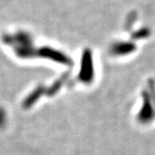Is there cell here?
I'll return each mask as SVG.
<instances>
[{
	"instance_id": "obj_1",
	"label": "cell",
	"mask_w": 155,
	"mask_h": 155,
	"mask_svg": "<svg viewBox=\"0 0 155 155\" xmlns=\"http://www.w3.org/2000/svg\"><path fill=\"white\" fill-rule=\"evenodd\" d=\"M136 50L135 44L131 42H118L113 44L111 47V51L115 55H124L131 53Z\"/></svg>"
},
{
	"instance_id": "obj_2",
	"label": "cell",
	"mask_w": 155,
	"mask_h": 155,
	"mask_svg": "<svg viewBox=\"0 0 155 155\" xmlns=\"http://www.w3.org/2000/svg\"><path fill=\"white\" fill-rule=\"evenodd\" d=\"M149 35H150V30L148 28H143V29H140L138 32L135 33V34L132 36V38L133 39H140V38H147Z\"/></svg>"
}]
</instances>
